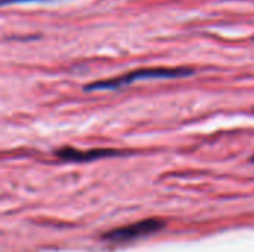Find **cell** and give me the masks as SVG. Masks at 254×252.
Instances as JSON below:
<instances>
[{
	"label": "cell",
	"mask_w": 254,
	"mask_h": 252,
	"mask_svg": "<svg viewBox=\"0 0 254 252\" xmlns=\"http://www.w3.org/2000/svg\"><path fill=\"white\" fill-rule=\"evenodd\" d=\"M118 154V151L115 150H89V151H79L76 149L71 147H64L61 150L57 151V156L63 160H68V162H88V160H94V159H101V157H109Z\"/></svg>",
	"instance_id": "obj_3"
},
{
	"label": "cell",
	"mask_w": 254,
	"mask_h": 252,
	"mask_svg": "<svg viewBox=\"0 0 254 252\" xmlns=\"http://www.w3.org/2000/svg\"><path fill=\"white\" fill-rule=\"evenodd\" d=\"M28 1H46V0H1L3 4H9V3H28Z\"/></svg>",
	"instance_id": "obj_4"
},
{
	"label": "cell",
	"mask_w": 254,
	"mask_h": 252,
	"mask_svg": "<svg viewBox=\"0 0 254 252\" xmlns=\"http://www.w3.org/2000/svg\"><path fill=\"white\" fill-rule=\"evenodd\" d=\"M192 74L190 68H165V67H156V68H141L129 71L124 76L100 80L89 83L85 86V91H110V89H119L124 86L131 85L135 80H146V79H174V77H185Z\"/></svg>",
	"instance_id": "obj_1"
},
{
	"label": "cell",
	"mask_w": 254,
	"mask_h": 252,
	"mask_svg": "<svg viewBox=\"0 0 254 252\" xmlns=\"http://www.w3.org/2000/svg\"><path fill=\"white\" fill-rule=\"evenodd\" d=\"M162 227H164V221H161L159 218H147V220L125 226V227L110 230L103 238L109 242L125 244V242L135 241V239H140L144 236H150V235L159 232Z\"/></svg>",
	"instance_id": "obj_2"
},
{
	"label": "cell",
	"mask_w": 254,
	"mask_h": 252,
	"mask_svg": "<svg viewBox=\"0 0 254 252\" xmlns=\"http://www.w3.org/2000/svg\"><path fill=\"white\" fill-rule=\"evenodd\" d=\"M253 162H254V157H253Z\"/></svg>",
	"instance_id": "obj_5"
}]
</instances>
